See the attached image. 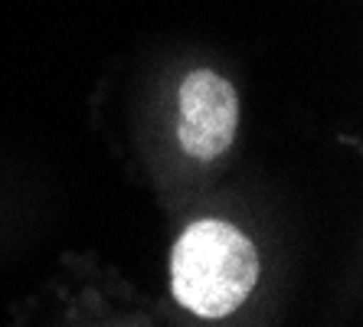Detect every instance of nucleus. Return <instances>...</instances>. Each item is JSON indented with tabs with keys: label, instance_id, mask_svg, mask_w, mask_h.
I'll list each match as a JSON object with an SVG mask.
<instances>
[{
	"label": "nucleus",
	"instance_id": "obj_1",
	"mask_svg": "<svg viewBox=\"0 0 363 327\" xmlns=\"http://www.w3.org/2000/svg\"><path fill=\"white\" fill-rule=\"evenodd\" d=\"M259 278L252 243L223 219L186 226L170 255L174 298L200 318H226L249 298Z\"/></svg>",
	"mask_w": 363,
	"mask_h": 327
},
{
	"label": "nucleus",
	"instance_id": "obj_2",
	"mask_svg": "<svg viewBox=\"0 0 363 327\" xmlns=\"http://www.w3.org/2000/svg\"><path fill=\"white\" fill-rule=\"evenodd\" d=\"M239 125L236 89L213 69H196L180 82L177 138L190 157L213 160L226 151Z\"/></svg>",
	"mask_w": 363,
	"mask_h": 327
}]
</instances>
